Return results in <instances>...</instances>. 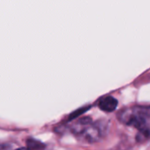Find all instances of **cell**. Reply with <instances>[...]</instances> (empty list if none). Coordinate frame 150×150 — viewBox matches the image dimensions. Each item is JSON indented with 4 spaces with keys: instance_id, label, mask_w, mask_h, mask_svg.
Instances as JSON below:
<instances>
[{
    "instance_id": "6da1fadb",
    "label": "cell",
    "mask_w": 150,
    "mask_h": 150,
    "mask_svg": "<svg viewBox=\"0 0 150 150\" xmlns=\"http://www.w3.org/2000/svg\"><path fill=\"white\" fill-rule=\"evenodd\" d=\"M119 118L122 123L141 129L147 126L150 119V107H134L122 111Z\"/></svg>"
},
{
    "instance_id": "3957f363",
    "label": "cell",
    "mask_w": 150,
    "mask_h": 150,
    "mask_svg": "<svg viewBox=\"0 0 150 150\" xmlns=\"http://www.w3.org/2000/svg\"><path fill=\"white\" fill-rule=\"evenodd\" d=\"M98 106L102 111L111 112H113L117 108L118 100L112 96H108L101 99V101L98 104Z\"/></svg>"
},
{
    "instance_id": "8992f818",
    "label": "cell",
    "mask_w": 150,
    "mask_h": 150,
    "mask_svg": "<svg viewBox=\"0 0 150 150\" xmlns=\"http://www.w3.org/2000/svg\"><path fill=\"white\" fill-rule=\"evenodd\" d=\"M10 148H11V146L6 145V144H2V145H0V149H10Z\"/></svg>"
},
{
    "instance_id": "7a4b0ae2",
    "label": "cell",
    "mask_w": 150,
    "mask_h": 150,
    "mask_svg": "<svg viewBox=\"0 0 150 150\" xmlns=\"http://www.w3.org/2000/svg\"><path fill=\"white\" fill-rule=\"evenodd\" d=\"M106 128V126L102 123V121H98L96 123L91 122L76 134V137L83 143H96L105 136Z\"/></svg>"
},
{
    "instance_id": "5b68a950",
    "label": "cell",
    "mask_w": 150,
    "mask_h": 150,
    "mask_svg": "<svg viewBox=\"0 0 150 150\" xmlns=\"http://www.w3.org/2000/svg\"><path fill=\"white\" fill-rule=\"evenodd\" d=\"M26 144H27V147L29 149H39L45 148V145H43L41 142H40L38 141H35V140H33V139L28 140L26 142Z\"/></svg>"
},
{
    "instance_id": "277c9868",
    "label": "cell",
    "mask_w": 150,
    "mask_h": 150,
    "mask_svg": "<svg viewBox=\"0 0 150 150\" xmlns=\"http://www.w3.org/2000/svg\"><path fill=\"white\" fill-rule=\"evenodd\" d=\"M150 138V127L146 126L139 129V134L136 136V141L139 142H143Z\"/></svg>"
}]
</instances>
